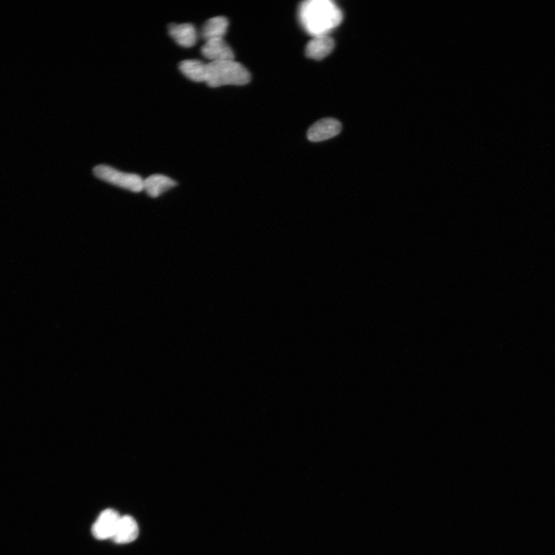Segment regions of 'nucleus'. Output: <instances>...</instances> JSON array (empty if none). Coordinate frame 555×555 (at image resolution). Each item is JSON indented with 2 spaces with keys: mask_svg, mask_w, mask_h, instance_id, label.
<instances>
[{
  "mask_svg": "<svg viewBox=\"0 0 555 555\" xmlns=\"http://www.w3.org/2000/svg\"><path fill=\"white\" fill-rule=\"evenodd\" d=\"M298 19L303 29L314 37L328 35L340 25L343 16L330 0H307L299 6Z\"/></svg>",
  "mask_w": 555,
  "mask_h": 555,
  "instance_id": "1",
  "label": "nucleus"
},
{
  "mask_svg": "<svg viewBox=\"0 0 555 555\" xmlns=\"http://www.w3.org/2000/svg\"><path fill=\"white\" fill-rule=\"evenodd\" d=\"M250 80L251 74L248 70L235 60L208 63L206 83L210 87L242 86Z\"/></svg>",
  "mask_w": 555,
  "mask_h": 555,
  "instance_id": "2",
  "label": "nucleus"
},
{
  "mask_svg": "<svg viewBox=\"0 0 555 555\" xmlns=\"http://www.w3.org/2000/svg\"><path fill=\"white\" fill-rule=\"evenodd\" d=\"M94 174L102 181L132 193H138L144 191V179L136 174L126 173L105 164L96 166Z\"/></svg>",
  "mask_w": 555,
  "mask_h": 555,
  "instance_id": "3",
  "label": "nucleus"
},
{
  "mask_svg": "<svg viewBox=\"0 0 555 555\" xmlns=\"http://www.w3.org/2000/svg\"><path fill=\"white\" fill-rule=\"evenodd\" d=\"M121 516L113 509H106L99 515L92 526L94 537L100 541L112 539L116 534Z\"/></svg>",
  "mask_w": 555,
  "mask_h": 555,
  "instance_id": "4",
  "label": "nucleus"
},
{
  "mask_svg": "<svg viewBox=\"0 0 555 555\" xmlns=\"http://www.w3.org/2000/svg\"><path fill=\"white\" fill-rule=\"evenodd\" d=\"M342 124L334 118H325L317 121L308 131V139L312 142H320L339 135Z\"/></svg>",
  "mask_w": 555,
  "mask_h": 555,
  "instance_id": "5",
  "label": "nucleus"
},
{
  "mask_svg": "<svg viewBox=\"0 0 555 555\" xmlns=\"http://www.w3.org/2000/svg\"><path fill=\"white\" fill-rule=\"evenodd\" d=\"M201 52L210 62L233 61L235 54L232 49L224 39H214L206 41L201 49Z\"/></svg>",
  "mask_w": 555,
  "mask_h": 555,
  "instance_id": "6",
  "label": "nucleus"
},
{
  "mask_svg": "<svg viewBox=\"0 0 555 555\" xmlns=\"http://www.w3.org/2000/svg\"><path fill=\"white\" fill-rule=\"evenodd\" d=\"M168 33L172 39L182 47H193L197 41V30L191 23H171L168 27Z\"/></svg>",
  "mask_w": 555,
  "mask_h": 555,
  "instance_id": "7",
  "label": "nucleus"
},
{
  "mask_svg": "<svg viewBox=\"0 0 555 555\" xmlns=\"http://www.w3.org/2000/svg\"><path fill=\"white\" fill-rule=\"evenodd\" d=\"M334 47V41L329 36H314L306 45L305 55L310 59L321 61L331 53Z\"/></svg>",
  "mask_w": 555,
  "mask_h": 555,
  "instance_id": "8",
  "label": "nucleus"
},
{
  "mask_svg": "<svg viewBox=\"0 0 555 555\" xmlns=\"http://www.w3.org/2000/svg\"><path fill=\"white\" fill-rule=\"evenodd\" d=\"M139 535L137 521L131 516H121L116 534L112 540L117 544H129L135 541Z\"/></svg>",
  "mask_w": 555,
  "mask_h": 555,
  "instance_id": "9",
  "label": "nucleus"
},
{
  "mask_svg": "<svg viewBox=\"0 0 555 555\" xmlns=\"http://www.w3.org/2000/svg\"><path fill=\"white\" fill-rule=\"evenodd\" d=\"M177 183L168 176L153 175L144 180V191L151 197H157L176 187Z\"/></svg>",
  "mask_w": 555,
  "mask_h": 555,
  "instance_id": "10",
  "label": "nucleus"
},
{
  "mask_svg": "<svg viewBox=\"0 0 555 555\" xmlns=\"http://www.w3.org/2000/svg\"><path fill=\"white\" fill-rule=\"evenodd\" d=\"M228 28V19L224 17H215L209 19L204 24L201 35L206 41L214 39H223Z\"/></svg>",
  "mask_w": 555,
  "mask_h": 555,
  "instance_id": "11",
  "label": "nucleus"
},
{
  "mask_svg": "<svg viewBox=\"0 0 555 555\" xmlns=\"http://www.w3.org/2000/svg\"><path fill=\"white\" fill-rule=\"evenodd\" d=\"M208 63L197 60H186L180 63V72L191 80L206 82Z\"/></svg>",
  "mask_w": 555,
  "mask_h": 555,
  "instance_id": "12",
  "label": "nucleus"
}]
</instances>
